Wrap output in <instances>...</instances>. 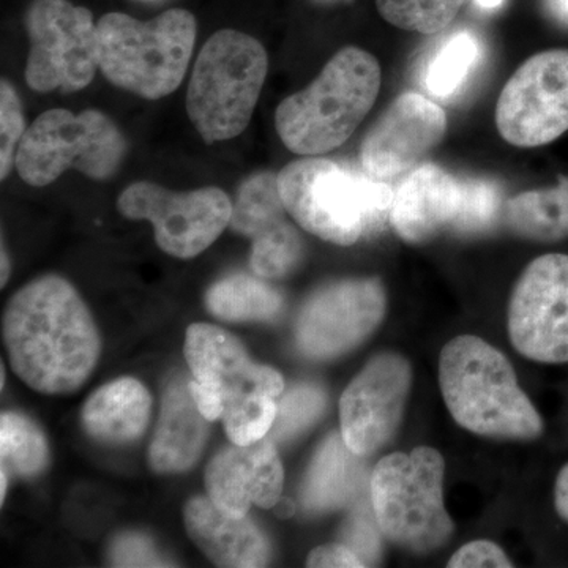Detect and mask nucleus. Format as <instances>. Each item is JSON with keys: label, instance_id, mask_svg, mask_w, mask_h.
<instances>
[{"label": "nucleus", "instance_id": "5701e85b", "mask_svg": "<svg viewBox=\"0 0 568 568\" xmlns=\"http://www.w3.org/2000/svg\"><path fill=\"white\" fill-rule=\"evenodd\" d=\"M362 477V457L351 452L342 433L328 436L306 476L305 507L312 511H331L345 506L361 488Z\"/></svg>", "mask_w": 568, "mask_h": 568}, {"label": "nucleus", "instance_id": "423d86ee", "mask_svg": "<svg viewBox=\"0 0 568 568\" xmlns=\"http://www.w3.org/2000/svg\"><path fill=\"white\" fill-rule=\"evenodd\" d=\"M183 354L193 381L222 399L231 443L250 446L268 436L284 390L276 369L253 362L241 339L213 324L190 325Z\"/></svg>", "mask_w": 568, "mask_h": 568}, {"label": "nucleus", "instance_id": "20e7f679", "mask_svg": "<svg viewBox=\"0 0 568 568\" xmlns=\"http://www.w3.org/2000/svg\"><path fill=\"white\" fill-rule=\"evenodd\" d=\"M381 65L361 48L336 52L304 91L284 99L275 129L291 152L324 155L345 144L372 111L381 89Z\"/></svg>", "mask_w": 568, "mask_h": 568}, {"label": "nucleus", "instance_id": "c9c22d12", "mask_svg": "<svg viewBox=\"0 0 568 568\" xmlns=\"http://www.w3.org/2000/svg\"><path fill=\"white\" fill-rule=\"evenodd\" d=\"M548 7L555 18L568 24V0H548Z\"/></svg>", "mask_w": 568, "mask_h": 568}, {"label": "nucleus", "instance_id": "c756f323", "mask_svg": "<svg viewBox=\"0 0 568 568\" xmlns=\"http://www.w3.org/2000/svg\"><path fill=\"white\" fill-rule=\"evenodd\" d=\"M24 114L17 89L10 81L0 82V179H7L17 160L18 148L26 133Z\"/></svg>", "mask_w": 568, "mask_h": 568}, {"label": "nucleus", "instance_id": "39448f33", "mask_svg": "<svg viewBox=\"0 0 568 568\" xmlns=\"http://www.w3.org/2000/svg\"><path fill=\"white\" fill-rule=\"evenodd\" d=\"M100 70L115 88L148 100L178 91L192 61L197 22L192 11L171 9L151 21L106 13L97 22Z\"/></svg>", "mask_w": 568, "mask_h": 568}, {"label": "nucleus", "instance_id": "f257e3e1", "mask_svg": "<svg viewBox=\"0 0 568 568\" xmlns=\"http://www.w3.org/2000/svg\"><path fill=\"white\" fill-rule=\"evenodd\" d=\"M2 335L14 375L44 395L77 392L102 353L91 310L59 275L40 276L11 297Z\"/></svg>", "mask_w": 568, "mask_h": 568}, {"label": "nucleus", "instance_id": "79ce46f5", "mask_svg": "<svg viewBox=\"0 0 568 568\" xmlns=\"http://www.w3.org/2000/svg\"><path fill=\"white\" fill-rule=\"evenodd\" d=\"M0 379H2V383H0V388H3L6 386V368H0Z\"/></svg>", "mask_w": 568, "mask_h": 568}, {"label": "nucleus", "instance_id": "58836bf2", "mask_svg": "<svg viewBox=\"0 0 568 568\" xmlns=\"http://www.w3.org/2000/svg\"><path fill=\"white\" fill-rule=\"evenodd\" d=\"M10 476L6 470H0V504L6 500L7 489H9Z\"/></svg>", "mask_w": 568, "mask_h": 568}, {"label": "nucleus", "instance_id": "aec40b11", "mask_svg": "<svg viewBox=\"0 0 568 568\" xmlns=\"http://www.w3.org/2000/svg\"><path fill=\"white\" fill-rule=\"evenodd\" d=\"M185 529L216 567L268 566L271 547L263 530L248 518H234L220 510L209 496H194L183 507Z\"/></svg>", "mask_w": 568, "mask_h": 568}, {"label": "nucleus", "instance_id": "412c9836", "mask_svg": "<svg viewBox=\"0 0 568 568\" xmlns=\"http://www.w3.org/2000/svg\"><path fill=\"white\" fill-rule=\"evenodd\" d=\"M185 377H175L164 390L159 425L149 446V466L155 474L192 469L209 439L207 420L194 402Z\"/></svg>", "mask_w": 568, "mask_h": 568}, {"label": "nucleus", "instance_id": "7c9ffc66", "mask_svg": "<svg viewBox=\"0 0 568 568\" xmlns=\"http://www.w3.org/2000/svg\"><path fill=\"white\" fill-rule=\"evenodd\" d=\"M112 566L115 567H163L151 541L136 534L119 537L111 549Z\"/></svg>", "mask_w": 568, "mask_h": 568}, {"label": "nucleus", "instance_id": "9d476101", "mask_svg": "<svg viewBox=\"0 0 568 568\" xmlns=\"http://www.w3.org/2000/svg\"><path fill=\"white\" fill-rule=\"evenodd\" d=\"M126 155L121 129L102 111L50 110L26 130L18 148V174L32 186H47L65 171L108 181Z\"/></svg>", "mask_w": 568, "mask_h": 568}, {"label": "nucleus", "instance_id": "b1692460", "mask_svg": "<svg viewBox=\"0 0 568 568\" xmlns=\"http://www.w3.org/2000/svg\"><path fill=\"white\" fill-rule=\"evenodd\" d=\"M503 222L526 241L549 242L568 239V178L547 189L519 193L504 205Z\"/></svg>", "mask_w": 568, "mask_h": 568}, {"label": "nucleus", "instance_id": "0eeeda50", "mask_svg": "<svg viewBox=\"0 0 568 568\" xmlns=\"http://www.w3.org/2000/svg\"><path fill=\"white\" fill-rule=\"evenodd\" d=\"M267 71V51L248 33L222 29L205 41L186 91V112L207 144L244 133Z\"/></svg>", "mask_w": 568, "mask_h": 568}, {"label": "nucleus", "instance_id": "a19ab883", "mask_svg": "<svg viewBox=\"0 0 568 568\" xmlns=\"http://www.w3.org/2000/svg\"><path fill=\"white\" fill-rule=\"evenodd\" d=\"M503 2L504 0H476L477 6L484 10H495L503 6Z\"/></svg>", "mask_w": 568, "mask_h": 568}, {"label": "nucleus", "instance_id": "a211bd4d", "mask_svg": "<svg viewBox=\"0 0 568 568\" xmlns=\"http://www.w3.org/2000/svg\"><path fill=\"white\" fill-rule=\"evenodd\" d=\"M278 189V174L263 171L250 175L239 186L230 227L252 241L254 275L265 280L284 278L304 257V239L287 219Z\"/></svg>", "mask_w": 568, "mask_h": 568}, {"label": "nucleus", "instance_id": "72a5a7b5", "mask_svg": "<svg viewBox=\"0 0 568 568\" xmlns=\"http://www.w3.org/2000/svg\"><path fill=\"white\" fill-rule=\"evenodd\" d=\"M364 525L365 523H355L353 528H351V545H347V547L353 548L366 564L365 558H375V551H377V538L376 534Z\"/></svg>", "mask_w": 568, "mask_h": 568}, {"label": "nucleus", "instance_id": "9b49d317", "mask_svg": "<svg viewBox=\"0 0 568 568\" xmlns=\"http://www.w3.org/2000/svg\"><path fill=\"white\" fill-rule=\"evenodd\" d=\"M29 50L26 81L36 92H78L100 70L92 11L70 0H32L26 10Z\"/></svg>", "mask_w": 568, "mask_h": 568}, {"label": "nucleus", "instance_id": "e433bc0d", "mask_svg": "<svg viewBox=\"0 0 568 568\" xmlns=\"http://www.w3.org/2000/svg\"><path fill=\"white\" fill-rule=\"evenodd\" d=\"M275 511L276 517L282 519H287L293 517L295 514V506L293 500L291 499H280L278 503L275 504V507L272 508Z\"/></svg>", "mask_w": 568, "mask_h": 568}, {"label": "nucleus", "instance_id": "bb28decb", "mask_svg": "<svg viewBox=\"0 0 568 568\" xmlns=\"http://www.w3.org/2000/svg\"><path fill=\"white\" fill-rule=\"evenodd\" d=\"M480 54V43L474 33L459 31L448 37L426 67V91L439 99L457 93L476 67Z\"/></svg>", "mask_w": 568, "mask_h": 568}, {"label": "nucleus", "instance_id": "6e6552de", "mask_svg": "<svg viewBox=\"0 0 568 568\" xmlns=\"http://www.w3.org/2000/svg\"><path fill=\"white\" fill-rule=\"evenodd\" d=\"M446 462L433 447L387 455L369 478L377 528L398 547L425 555L454 536L455 525L444 504Z\"/></svg>", "mask_w": 568, "mask_h": 568}, {"label": "nucleus", "instance_id": "c85d7f7f", "mask_svg": "<svg viewBox=\"0 0 568 568\" xmlns=\"http://www.w3.org/2000/svg\"><path fill=\"white\" fill-rule=\"evenodd\" d=\"M325 395L321 388L312 386L295 387L278 402V414L272 426L274 439H291L308 428L323 414Z\"/></svg>", "mask_w": 568, "mask_h": 568}, {"label": "nucleus", "instance_id": "473e14b6", "mask_svg": "<svg viewBox=\"0 0 568 568\" xmlns=\"http://www.w3.org/2000/svg\"><path fill=\"white\" fill-rule=\"evenodd\" d=\"M306 567L327 568V567H366L361 556L346 544H328L317 547L310 552L306 558Z\"/></svg>", "mask_w": 568, "mask_h": 568}, {"label": "nucleus", "instance_id": "37998d69", "mask_svg": "<svg viewBox=\"0 0 568 568\" xmlns=\"http://www.w3.org/2000/svg\"><path fill=\"white\" fill-rule=\"evenodd\" d=\"M140 2H145V3H159V2H163V0H140Z\"/></svg>", "mask_w": 568, "mask_h": 568}, {"label": "nucleus", "instance_id": "f704fd0d", "mask_svg": "<svg viewBox=\"0 0 568 568\" xmlns=\"http://www.w3.org/2000/svg\"><path fill=\"white\" fill-rule=\"evenodd\" d=\"M555 506L559 517L568 521V465L560 469L555 487Z\"/></svg>", "mask_w": 568, "mask_h": 568}, {"label": "nucleus", "instance_id": "4be33fe9", "mask_svg": "<svg viewBox=\"0 0 568 568\" xmlns=\"http://www.w3.org/2000/svg\"><path fill=\"white\" fill-rule=\"evenodd\" d=\"M151 392L134 377H119L100 387L81 410V425L99 443L130 444L140 439L151 420Z\"/></svg>", "mask_w": 568, "mask_h": 568}, {"label": "nucleus", "instance_id": "7ed1b4c3", "mask_svg": "<svg viewBox=\"0 0 568 568\" xmlns=\"http://www.w3.org/2000/svg\"><path fill=\"white\" fill-rule=\"evenodd\" d=\"M278 189L294 222L328 244H357L390 223L395 190L335 160H294L280 171Z\"/></svg>", "mask_w": 568, "mask_h": 568}, {"label": "nucleus", "instance_id": "ea45409f", "mask_svg": "<svg viewBox=\"0 0 568 568\" xmlns=\"http://www.w3.org/2000/svg\"><path fill=\"white\" fill-rule=\"evenodd\" d=\"M10 276V260L7 256L6 248H2V282H0V286H6L7 280Z\"/></svg>", "mask_w": 568, "mask_h": 568}, {"label": "nucleus", "instance_id": "2eb2a0df", "mask_svg": "<svg viewBox=\"0 0 568 568\" xmlns=\"http://www.w3.org/2000/svg\"><path fill=\"white\" fill-rule=\"evenodd\" d=\"M508 335L530 361L567 364V254H545L525 268L508 304Z\"/></svg>", "mask_w": 568, "mask_h": 568}, {"label": "nucleus", "instance_id": "1a4fd4ad", "mask_svg": "<svg viewBox=\"0 0 568 568\" xmlns=\"http://www.w3.org/2000/svg\"><path fill=\"white\" fill-rule=\"evenodd\" d=\"M504 205L497 183L424 163L396 186L390 224L407 244H425L443 234L488 233L503 222Z\"/></svg>", "mask_w": 568, "mask_h": 568}, {"label": "nucleus", "instance_id": "2f4dec72", "mask_svg": "<svg viewBox=\"0 0 568 568\" xmlns=\"http://www.w3.org/2000/svg\"><path fill=\"white\" fill-rule=\"evenodd\" d=\"M447 567L467 568V567H500L510 568V559L507 558L504 549L499 545L489 540H474L465 545L452 556Z\"/></svg>", "mask_w": 568, "mask_h": 568}, {"label": "nucleus", "instance_id": "4468645a", "mask_svg": "<svg viewBox=\"0 0 568 568\" xmlns=\"http://www.w3.org/2000/svg\"><path fill=\"white\" fill-rule=\"evenodd\" d=\"M500 136L538 148L568 130V50L538 52L508 80L496 106Z\"/></svg>", "mask_w": 568, "mask_h": 568}, {"label": "nucleus", "instance_id": "cd10ccee", "mask_svg": "<svg viewBox=\"0 0 568 568\" xmlns=\"http://www.w3.org/2000/svg\"><path fill=\"white\" fill-rule=\"evenodd\" d=\"M466 0H376L387 22L405 31L432 36L450 26Z\"/></svg>", "mask_w": 568, "mask_h": 568}, {"label": "nucleus", "instance_id": "4c0bfd02", "mask_svg": "<svg viewBox=\"0 0 568 568\" xmlns=\"http://www.w3.org/2000/svg\"><path fill=\"white\" fill-rule=\"evenodd\" d=\"M310 3L324 9H334V7H346L354 3V0H308Z\"/></svg>", "mask_w": 568, "mask_h": 568}, {"label": "nucleus", "instance_id": "6ab92c4d", "mask_svg": "<svg viewBox=\"0 0 568 568\" xmlns=\"http://www.w3.org/2000/svg\"><path fill=\"white\" fill-rule=\"evenodd\" d=\"M284 470L272 437L250 446L223 447L205 469V489L220 510L244 518L252 506L274 508L282 499Z\"/></svg>", "mask_w": 568, "mask_h": 568}, {"label": "nucleus", "instance_id": "f03ea898", "mask_svg": "<svg viewBox=\"0 0 568 568\" xmlns=\"http://www.w3.org/2000/svg\"><path fill=\"white\" fill-rule=\"evenodd\" d=\"M439 387L450 416L478 436L532 440L544 420L519 387L506 355L476 335H459L439 355Z\"/></svg>", "mask_w": 568, "mask_h": 568}, {"label": "nucleus", "instance_id": "ddd939ff", "mask_svg": "<svg viewBox=\"0 0 568 568\" xmlns=\"http://www.w3.org/2000/svg\"><path fill=\"white\" fill-rule=\"evenodd\" d=\"M387 312L379 278H345L310 295L295 323V342L316 361L345 355L379 327Z\"/></svg>", "mask_w": 568, "mask_h": 568}, {"label": "nucleus", "instance_id": "f3484780", "mask_svg": "<svg viewBox=\"0 0 568 568\" xmlns=\"http://www.w3.org/2000/svg\"><path fill=\"white\" fill-rule=\"evenodd\" d=\"M446 133L447 114L439 104L420 93H403L366 133L362 170L383 182L410 173Z\"/></svg>", "mask_w": 568, "mask_h": 568}, {"label": "nucleus", "instance_id": "f8f14e48", "mask_svg": "<svg viewBox=\"0 0 568 568\" xmlns=\"http://www.w3.org/2000/svg\"><path fill=\"white\" fill-rule=\"evenodd\" d=\"M119 212L129 220L151 222L160 250L179 260H192L223 234L233 216V201L216 186L173 192L141 181L123 190Z\"/></svg>", "mask_w": 568, "mask_h": 568}, {"label": "nucleus", "instance_id": "a878e982", "mask_svg": "<svg viewBox=\"0 0 568 568\" xmlns=\"http://www.w3.org/2000/svg\"><path fill=\"white\" fill-rule=\"evenodd\" d=\"M50 444L39 424L20 413L0 417V470L10 477L36 478L50 465Z\"/></svg>", "mask_w": 568, "mask_h": 568}, {"label": "nucleus", "instance_id": "393cba45", "mask_svg": "<svg viewBox=\"0 0 568 568\" xmlns=\"http://www.w3.org/2000/svg\"><path fill=\"white\" fill-rule=\"evenodd\" d=\"M205 306L227 323H271L282 315L284 298L263 276L234 274L213 284Z\"/></svg>", "mask_w": 568, "mask_h": 568}, {"label": "nucleus", "instance_id": "dca6fc26", "mask_svg": "<svg viewBox=\"0 0 568 568\" xmlns=\"http://www.w3.org/2000/svg\"><path fill=\"white\" fill-rule=\"evenodd\" d=\"M410 387L413 368L402 354H377L362 368L339 398L342 436L351 452L372 457L394 439Z\"/></svg>", "mask_w": 568, "mask_h": 568}]
</instances>
